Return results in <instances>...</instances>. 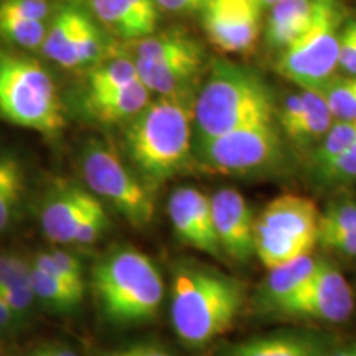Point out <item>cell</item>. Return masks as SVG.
Returning a JSON list of instances; mask_svg holds the SVG:
<instances>
[{
	"instance_id": "cell-1",
	"label": "cell",
	"mask_w": 356,
	"mask_h": 356,
	"mask_svg": "<svg viewBox=\"0 0 356 356\" xmlns=\"http://www.w3.org/2000/svg\"><path fill=\"white\" fill-rule=\"evenodd\" d=\"M190 96H159L129 124V159L150 190L185 172L193 160L195 101Z\"/></svg>"
},
{
	"instance_id": "cell-2",
	"label": "cell",
	"mask_w": 356,
	"mask_h": 356,
	"mask_svg": "<svg viewBox=\"0 0 356 356\" xmlns=\"http://www.w3.org/2000/svg\"><path fill=\"white\" fill-rule=\"evenodd\" d=\"M243 304V284L220 270L186 262L173 273L170 317L186 346L200 348L225 335Z\"/></svg>"
},
{
	"instance_id": "cell-3",
	"label": "cell",
	"mask_w": 356,
	"mask_h": 356,
	"mask_svg": "<svg viewBox=\"0 0 356 356\" xmlns=\"http://www.w3.org/2000/svg\"><path fill=\"white\" fill-rule=\"evenodd\" d=\"M274 99L254 71L218 60L193 102V137L208 139L252 124L274 122Z\"/></svg>"
},
{
	"instance_id": "cell-4",
	"label": "cell",
	"mask_w": 356,
	"mask_h": 356,
	"mask_svg": "<svg viewBox=\"0 0 356 356\" xmlns=\"http://www.w3.org/2000/svg\"><path fill=\"white\" fill-rule=\"evenodd\" d=\"M92 284L106 317L121 325L157 317L165 293L155 262L136 248H119L97 262Z\"/></svg>"
},
{
	"instance_id": "cell-5",
	"label": "cell",
	"mask_w": 356,
	"mask_h": 356,
	"mask_svg": "<svg viewBox=\"0 0 356 356\" xmlns=\"http://www.w3.org/2000/svg\"><path fill=\"white\" fill-rule=\"evenodd\" d=\"M0 118L48 136L63 129L56 84L38 61L0 50Z\"/></svg>"
},
{
	"instance_id": "cell-6",
	"label": "cell",
	"mask_w": 356,
	"mask_h": 356,
	"mask_svg": "<svg viewBox=\"0 0 356 356\" xmlns=\"http://www.w3.org/2000/svg\"><path fill=\"white\" fill-rule=\"evenodd\" d=\"M345 8L340 0H312V19L299 37L280 50L275 70L300 89H318L338 70Z\"/></svg>"
},
{
	"instance_id": "cell-7",
	"label": "cell",
	"mask_w": 356,
	"mask_h": 356,
	"mask_svg": "<svg viewBox=\"0 0 356 356\" xmlns=\"http://www.w3.org/2000/svg\"><path fill=\"white\" fill-rule=\"evenodd\" d=\"M320 210L314 200L297 193L279 195L254 222L256 256L267 269L312 254L318 243Z\"/></svg>"
},
{
	"instance_id": "cell-8",
	"label": "cell",
	"mask_w": 356,
	"mask_h": 356,
	"mask_svg": "<svg viewBox=\"0 0 356 356\" xmlns=\"http://www.w3.org/2000/svg\"><path fill=\"white\" fill-rule=\"evenodd\" d=\"M81 168L91 193L113 204L132 226L145 228L152 222V190L126 165L113 145L92 140L84 150Z\"/></svg>"
},
{
	"instance_id": "cell-9",
	"label": "cell",
	"mask_w": 356,
	"mask_h": 356,
	"mask_svg": "<svg viewBox=\"0 0 356 356\" xmlns=\"http://www.w3.org/2000/svg\"><path fill=\"white\" fill-rule=\"evenodd\" d=\"M280 137L274 122L252 124L220 136L193 142L200 168L221 175H248L277 162Z\"/></svg>"
},
{
	"instance_id": "cell-10",
	"label": "cell",
	"mask_w": 356,
	"mask_h": 356,
	"mask_svg": "<svg viewBox=\"0 0 356 356\" xmlns=\"http://www.w3.org/2000/svg\"><path fill=\"white\" fill-rule=\"evenodd\" d=\"M353 309V291L345 275L332 262L317 259L309 280L275 312L289 317L343 323L351 317Z\"/></svg>"
},
{
	"instance_id": "cell-11",
	"label": "cell",
	"mask_w": 356,
	"mask_h": 356,
	"mask_svg": "<svg viewBox=\"0 0 356 356\" xmlns=\"http://www.w3.org/2000/svg\"><path fill=\"white\" fill-rule=\"evenodd\" d=\"M200 10L204 33L221 53H246L259 38L262 8L252 0H207Z\"/></svg>"
},
{
	"instance_id": "cell-12",
	"label": "cell",
	"mask_w": 356,
	"mask_h": 356,
	"mask_svg": "<svg viewBox=\"0 0 356 356\" xmlns=\"http://www.w3.org/2000/svg\"><path fill=\"white\" fill-rule=\"evenodd\" d=\"M42 50L44 56L63 68H81L99 60L101 33L86 13L74 7H65L48 26Z\"/></svg>"
},
{
	"instance_id": "cell-13",
	"label": "cell",
	"mask_w": 356,
	"mask_h": 356,
	"mask_svg": "<svg viewBox=\"0 0 356 356\" xmlns=\"http://www.w3.org/2000/svg\"><path fill=\"white\" fill-rule=\"evenodd\" d=\"M213 225L222 254L239 264L256 256L254 213L234 188H222L210 197Z\"/></svg>"
},
{
	"instance_id": "cell-14",
	"label": "cell",
	"mask_w": 356,
	"mask_h": 356,
	"mask_svg": "<svg viewBox=\"0 0 356 356\" xmlns=\"http://www.w3.org/2000/svg\"><path fill=\"white\" fill-rule=\"evenodd\" d=\"M167 211L181 243L216 259L225 256L213 225L210 197L193 186H181L168 198Z\"/></svg>"
},
{
	"instance_id": "cell-15",
	"label": "cell",
	"mask_w": 356,
	"mask_h": 356,
	"mask_svg": "<svg viewBox=\"0 0 356 356\" xmlns=\"http://www.w3.org/2000/svg\"><path fill=\"white\" fill-rule=\"evenodd\" d=\"M96 200V195L78 186H65L56 191L44 203L40 216L44 236L53 243L73 244L78 226Z\"/></svg>"
},
{
	"instance_id": "cell-16",
	"label": "cell",
	"mask_w": 356,
	"mask_h": 356,
	"mask_svg": "<svg viewBox=\"0 0 356 356\" xmlns=\"http://www.w3.org/2000/svg\"><path fill=\"white\" fill-rule=\"evenodd\" d=\"M95 15L124 40H140L155 33L159 6L155 0H91Z\"/></svg>"
},
{
	"instance_id": "cell-17",
	"label": "cell",
	"mask_w": 356,
	"mask_h": 356,
	"mask_svg": "<svg viewBox=\"0 0 356 356\" xmlns=\"http://www.w3.org/2000/svg\"><path fill=\"white\" fill-rule=\"evenodd\" d=\"M204 55L177 58L168 61L134 60L137 78L140 83L159 96L190 95L203 70Z\"/></svg>"
},
{
	"instance_id": "cell-18",
	"label": "cell",
	"mask_w": 356,
	"mask_h": 356,
	"mask_svg": "<svg viewBox=\"0 0 356 356\" xmlns=\"http://www.w3.org/2000/svg\"><path fill=\"white\" fill-rule=\"evenodd\" d=\"M330 345L315 332L289 330L248 338L226 350L225 356H325Z\"/></svg>"
},
{
	"instance_id": "cell-19",
	"label": "cell",
	"mask_w": 356,
	"mask_h": 356,
	"mask_svg": "<svg viewBox=\"0 0 356 356\" xmlns=\"http://www.w3.org/2000/svg\"><path fill=\"white\" fill-rule=\"evenodd\" d=\"M150 95L152 92L140 83V79H136L104 95L88 96L86 106L97 121L115 124L136 118L150 102Z\"/></svg>"
},
{
	"instance_id": "cell-20",
	"label": "cell",
	"mask_w": 356,
	"mask_h": 356,
	"mask_svg": "<svg viewBox=\"0 0 356 356\" xmlns=\"http://www.w3.org/2000/svg\"><path fill=\"white\" fill-rule=\"evenodd\" d=\"M315 264H317V259L307 254L297 257L287 264L269 269V274L262 282L259 296H257L262 309L275 312L279 305L291 299L293 293L309 280Z\"/></svg>"
},
{
	"instance_id": "cell-21",
	"label": "cell",
	"mask_w": 356,
	"mask_h": 356,
	"mask_svg": "<svg viewBox=\"0 0 356 356\" xmlns=\"http://www.w3.org/2000/svg\"><path fill=\"white\" fill-rule=\"evenodd\" d=\"M312 19V0H279L270 7L266 40L275 50H284L307 29Z\"/></svg>"
},
{
	"instance_id": "cell-22",
	"label": "cell",
	"mask_w": 356,
	"mask_h": 356,
	"mask_svg": "<svg viewBox=\"0 0 356 356\" xmlns=\"http://www.w3.org/2000/svg\"><path fill=\"white\" fill-rule=\"evenodd\" d=\"M300 115L286 136L289 139L300 142V144L322 140V137L335 122V118H333L327 101L318 89H300Z\"/></svg>"
},
{
	"instance_id": "cell-23",
	"label": "cell",
	"mask_w": 356,
	"mask_h": 356,
	"mask_svg": "<svg viewBox=\"0 0 356 356\" xmlns=\"http://www.w3.org/2000/svg\"><path fill=\"white\" fill-rule=\"evenodd\" d=\"M204 55L197 40L180 32H165L137 40L136 58L145 61H168L177 58Z\"/></svg>"
},
{
	"instance_id": "cell-24",
	"label": "cell",
	"mask_w": 356,
	"mask_h": 356,
	"mask_svg": "<svg viewBox=\"0 0 356 356\" xmlns=\"http://www.w3.org/2000/svg\"><path fill=\"white\" fill-rule=\"evenodd\" d=\"M25 188L24 167L13 155L0 152V233L19 213Z\"/></svg>"
},
{
	"instance_id": "cell-25",
	"label": "cell",
	"mask_w": 356,
	"mask_h": 356,
	"mask_svg": "<svg viewBox=\"0 0 356 356\" xmlns=\"http://www.w3.org/2000/svg\"><path fill=\"white\" fill-rule=\"evenodd\" d=\"M32 266L38 267V269H42L44 273L51 274L53 277L61 280L74 293H78L79 297L84 296L83 266L70 252L61 251V249L40 252V254L35 256Z\"/></svg>"
},
{
	"instance_id": "cell-26",
	"label": "cell",
	"mask_w": 356,
	"mask_h": 356,
	"mask_svg": "<svg viewBox=\"0 0 356 356\" xmlns=\"http://www.w3.org/2000/svg\"><path fill=\"white\" fill-rule=\"evenodd\" d=\"M137 71L132 60L127 58H115L108 63L96 66L89 73L88 79V96H99L104 92L114 91L126 84L136 81Z\"/></svg>"
},
{
	"instance_id": "cell-27",
	"label": "cell",
	"mask_w": 356,
	"mask_h": 356,
	"mask_svg": "<svg viewBox=\"0 0 356 356\" xmlns=\"http://www.w3.org/2000/svg\"><path fill=\"white\" fill-rule=\"evenodd\" d=\"M318 91L323 95L335 121L356 118V76L333 74Z\"/></svg>"
},
{
	"instance_id": "cell-28",
	"label": "cell",
	"mask_w": 356,
	"mask_h": 356,
	"mask_svg": "<svg viewBox=\"0 0 356 356\" xmlns=\"http://www.w3.org/2000/svg\"><path fill=\"white\" fill-rule=\"evenodd\" d=\"M356 228V200L351 197L337 198L320 211L318 243L327 241L333 236L343 234Z\"/></svg>"
},
{
	"instance_id": "cell-29",
	"label": "cell",
	"mask_w": 356,
	"mask_h": 356,
	"mask_svg": "<svg viewBox=\"0 0 356 356\" xmlns=\"http://www.w3.org/2000/svg\"><path fill=\"white\" fill-rule=\"evenodd\" d=\"M356 142V118L335 121L312 155V167H320L343 154Z\"/></svg>"
},
{
	"instance_id": "cell-30",
	"label": "cell",
	"mask_w": 356,
	"mask_h": 356,
	"mask_svg": "<svg viewBox=\"0 0 356 356\" xmlns=\"http://www.w3.org/2000/svg\"><path fill=\"white\" fill-rule=\"evenodd\" d=\"M30 284H32L35 299H40L47 305L56 307V309H71L83 300V297L74 293L66 284L38 267L32 266Z\"/></svg>"
},
{
	"instance_id": "cell-31",
	"label": "cell",
	"mask_w": 356,
	"mask_h": 356,
	"mask_svg": "<svg viewBox=\"0 0 356 356\" xmlns=\"http://www.w3.org/2000/svg\"><path fill=\"white\" fill-rule=\"evenodd\" d=\"M47 32V20L0 19V37L25 50L42 48Z\"/></svg>"
},
{
	"instance_id": "cell-32",
	"label": "cell",
	"mask_w": 356,
	"mask_h": 356,
	"mask_svg": "<svg viewBox=\"0 0 356 356\" xmlns=\"http://www.w3.org/2000/svg\"><path fill=\"white\" fill-rule=\"evenodd\" d=\"M314 175L323 185L330 186L348 185L356 181V142L330 162L315 167Z\"/></svg>"
},
{
	"instance_id": "cell-33",
	"label": "cell",
	"mask_w": 356,
	"mask_h": 356,
	"mask_svg": "<svg viewBox=\"0 0 356 356\" xmlns=\"http://www.w3.org/2000/svg\"><path fill=\"white\" fill-rule=\"evenodd\" d=\"M108 228V215H106L104 207L99 202V198L92 203V207L89 208L86 216L83 218L81 225L78 226L76 233H74L73 244H88L96 243L99 239V236L104 233V229Z\"/></svg>"
},
{
	"instance_id": "cell-34",
	"label": "cell",
	"mask_w": 356,
	"mask_h": 356,
	"mask_svg": "<svg viewBox=\"0 0 356 356\" xmlns=\"http://www.w3.org/2000/svg\"><path fill=\"white\" fill-rule=\"evenodd\" d=\"M50 6L47 0H2L0 19H29L47 20Z\"/></svg>"
},
{
	"instance_id": "cell-35",
	"label": "cell",
	"mask_w": 356,
	"mask_h": 356,
	"mask_svg": "<svg viewBox=\"0 0 356 356\" xmlns=\"http://www.w3.org/2000/svg\"><path fill=\"white\" fill-rule=\"evenodd\" d=\"M338 70L343 74L356 76V20H346L340 33Z\"/></svg>"
},
{
	"instance_id": "cell-36",
	"label": "cell",
	"mask_w": 356,
	"mask_h": 356,
	"mask_svg": "<svg viewBox=\"0 0 356 356\" xmlns=\"http://www.w3.org/2000/svg\"><path fill=\"white\" fill-rule=\"evenodd\" d=\"M30 273H32V264L17 256L0 254V287L30 282Z\"/></svg>"
},
{
	"instance_id": "cell-37",
	"label": "cell",
	"mask_w": 356,
	"mask_h": 356,
	"mask_svg": "<svg viewBox=\"0 0 356 356\" xmlns=\"http://www.w3.org/2000/svg\"><path fill=\"white\" fill-rule=\"evenodd\" d=\"M0 297L7 302L13 314L19 315L25 314L30 309L35 300V293L32 291V284L24 282L17 284V286L10 287H0Z\"/></svg>"
},
{
	"instance_id": "cell-38",
	"label": "cell",
	"mask_w": 356,
	"mask_h": 356,
	"mask_svg": "<svg viewBox=\"0 0 356 356\" xmlns=\"http://www.w3.org/2000/svg\"><path fill=\"white\" fill-rule=\"evenodd\" d=\"M101 356H173L163 346L155 343H134L124 348L111 350Z\"/></svg>"
},
{
	"instance_id": "cell-39",
	"label": "cell",
	"mask_w": 356,
	"mask_h": 356,
	"mask_svg": "<svg viewBox=\"0 0 356 356\" xmlns=\"http://www.w3.org/2000/svg\"><path fill=\"white\" fill-rule=\"evenodd\" d=\"M320 244L327 249H332V251L340 252L341 256L356 259V228L346 231L343 234L333 236V238L327 239V241Z\"/></svg>"
},
{
	"instance_id": "cell-40",
	"label": "cell",
	"mask_w": 356,
	"mask_h": 356,
	"mask_svg": "<svg viewBox=\"0 0 356 356\" xmlns=\"http://www.w3.org/2000/svg\"><path fill=\"white\" fill-rule=\"evenodd\" d=\"M204 2H207V0H155V3H157L159 7L175 13L200 10V8L204 6Z\"/></svg>"
},
{
	"instance_id": "cell-41",
	"label": "cell",
	"mask_w": 356,
	"mask_h": 356,
	"mask_svg": "<svg viewBox=\"0 0 356 356\" xmlns=\"http://www.w3.org/2000/svg\"><path fill=\"white\" fill-rule=\"evenodd\" d=\"M17 315L13 314L10 307H8V304L6 300L0 297V332L7 330V328L12 327L13 320H15Z\"/></svg>"
},
{
	"instance_id": "cell-42",
	"label": "cell",
	"mask_w": 356,
	"mask_h": 356,
	"mask_svg": "<svg viewBox=\"0 0 356 356\" xmlns=\"http://www.w3.org/2000/svg\"><path fill=\"white\" fill-rule=\"evenodd\" d=\"M35 356H78L73 350L66 348V346H58V345H50L44 346V348H40L35 351Z\"/></svg>"
},
{
	"instance_id": "cell-43",
	"label": "cell",
	"mask_w": 356,
	"mask_h": 356,
	"mask_svg": "<svg viewBox=\"0 0 356 356\" xmlns=\"http://www.w3.org/2000/svg\"><path fill=\"white\" fill-rule=\"evenodd\" d=\"M325 356H356V341L355 343H348L345 346L330 348L327 353H325Z\"/></svg>"
},
{
	"instance_id": "cell-44",
	"label": "cell",
	"mask_w": 356,
	"mask_h": 356,
	"mask_svg": "<svg viewBox=\"0 0 356 356\" xmlns=\"http://www.w3.org/2000/svg\"><path fill=\"white\" fill-rule=\"evenodd\" d=\"M252 2L257 3V6H259L261 8H264V7H273V6H275V3H277L279 0H252Z\"/></svg>"
},
{
	"instance_id": "cell-45",
	"label": "cell",
	"mask_w": 356,
	"mask_h": 356,
	"mask_svg": "<svg viewBox=\"0 0 356 356\" xmlns=\"http://www.w3.org/2000/svg\"><path fill=\"white\" fill-rule=\"evenodd\" d=\"M32 356H35V355H32Z\"/></svg>"
}]
</instances>
